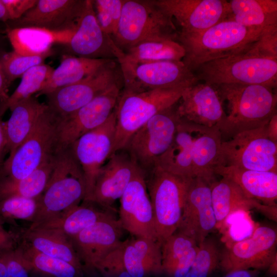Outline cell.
Returning a JSON list of instances; mask_svg holds the SVG:
<instances>
[{
    "mask_svg": "<svg viewBox=\"0 0 277 277\" xmlns=\"http://www.w3.org/2000/svg\"><path fill=\"white\" fill-rule=\"evenodd\" d=\"M74 31H53L34 27L10 28L6 30L13 51L26 55L46 53L52 51L51 47L56 43L66 45Z\"/></svg>",
    "mask_w": 277,
    "mask_h": 277,
    "instance_id": "f546056e",
    "label": "cell"
},
{
    "mask_svg": "<svg viewBox=\"0 0 277 277\" xmlns=\"http://www.w3.org/2000/svg\"><path fill=\"white\" fill-rule=\"evenodd\" d=\"M58 121L48 107L13 154L0 167V177L22 179L55 154Z\"/></svg>",
    "mask_w": 277,
    "mask_h": 277,
    "instance_id": "ba28073f",
    "label": "cell"
},
{
    "mask_svg": "<svg viewBox=\"0 0 277 277\" xmlns=\"http://www.w3.org/2000/svg\"><path fill=\"white\" fill-rule=\"evenodd\" d=\"M7 153V138L5 122L0 117V167L4 162V156Z\"/></svg>",
    "mask_w": 277,
    "mask_h": 277,
    "instance_id": "7dc6e473",
    "label": "cell"
},
{
    "mask_svg": "<svg viewBox=\"0 0 277 277\" xmlns=\"http://www.w3.org/2000/svg\"><path fill=\"white\" fill-rule=\"evenodd\" d=\"M37 199L12 196L0 200V222L7 220L32 222L37 209Z\"/></svg>",
    "mask_w": 277,
    "mask_h": 277,
    "instance_id": "b9f144b4",
    "label": "cell"
},
{
    "mask_svg": "<svg viewBox=\"0 0 277 277\" xmlns=\"http://www.w3.org/2000/svg\"><path fill=\"white\" fill-rule=\"evenodd\" d=\"M24 243L45 254L65 261L83 275L86 272L71 240L57 232L44 229H27Z\"/></svg>",
    "mask_w": 277,
    "mask_h": 277,
    "instance_id": "d6a6232c",
    "label": "cell"
},
{
    "mask_svg": "<svg viewBox=\"0 0 277 277\" xmlns=\"http://www.w3.org/2000/svg\"><path fill=\"white\" fill-rule=\"evenodd\" d=\"M177 104L151 117L134 133L124 148L145 175L156 166L173 139L180 121Z\"/></svg>",
    "mask_w": 277,
    "mask_h": 277,
    "instance_id": "9c48e42d",
    "label": "cell"
},
{
    "mask_svg": "<svg viewBox=\"0 0 277 277\" xmlns=\"http://www.w3.org/2000/svg\"><path fill=\"white\" fill-rule=\"evenodd\" d=\"M262 29L225 19L198 33L187 34L178 31L177 41L185 51L182 61L194 72L206 62L246 52Z\"/></svg>",
    "mask_w": 277,
    "mask_h": 277,
    "instance_id": "6da1fadb",
    "label": "cell"
},
{
    "mask_svg": "<svg viewBox=\"0 0 277 277\" xmlns=\"http://www.w3.org/2000/svg\"><path fill=\"white\" fill-rule=\"evenodd\" d=\"M201 126L180 118L173 139L167 150L157 160L156 166L180 177H194L192 159L193 147Z\"/></svg>",
    "mask_w": 277,
    "mask_h": 277,
    "instance_id": "4316f807",
    "label": "cell"
},
{
    "mask_svg": "<svg viewBox=\"0 0 277 277\" xmlns=\"http://www.w3.org/2000/svg\"><path fill=\"white\" fill-rule=\"evenodd\" d=\"M168 17L175 21L183 34L201 32L226 19L228 1L225 0H153Z\"/></svg>",
    "mask_w": 277,
    "mask_h": 277,
    "instance_id": "ac0fdd59",
    "label": "cell"
},
{
    "mask_svg": "<svg viewBox=\"0 0 277 277\" xmlns=\"http://www.w3.org/2000/svg\"><path fill=\"white\" fill-rule=\"evenodd\" d=\"M276 245V229L260 226L250 237L221 250L219 267L226 274L241 270L267 269L277 260Z\"/></svg>",
    "mask_w": 277,
    "mask_h": 277,
    "instance_id": "5bb4252c",
    "label": "cell"
},
{
    "mask_svg": "<svg viewBox=\"0 0 277 277\" xmlns=\"http://www.w3.org/2000/svg\"><path fill=\"white\" fill-rule=\"evenodd\" d=\"M120 203L118 219L124 230L133 236L157 241L145 175L137 166Z\"/></svg>",
    "mask_w": 277,
    "mask_h": 277,
    "instance_id": "e0dca14e",
    "label": "cell"
},
{
    "mask_svg": "<svg viewBox=\"0 0 277 277\" xmlns=\"http://www.w3.org/2000/svg\"><path fill=\"white\" fill-rule=\"evenodd\" d=\"M2 2L6 8L10 20L16 21L33 7L37 0H2Z\"/></svg>",
    "mask_w": 277,
    "mask_h": 277,
    "instance_id": "bcb514c9",
    "label": "cell"
},
{
    "mask_svg": "<svg viewBox=\"0 0 277 277\" xmlns=\"http://www.w3.org/2000/svg\"><path fill=\"white\" fill-rule=\"evenodd\" d=\"M268 137L274 143H277V113H275L267 125Z\"/></svg>",
    "mask_w": 277,
    "mask_h": 277,
    "instance_id": "c3c4849f",
    "label": "cell"
},
{
    "mask_svg": "<svg viewBox=\"0 0 277 277\" xmlns=\"http://www.w3.org/2000/svg\"><path fill=\"white\" fill-rule=\"evenodd\" d=\"M212 206L216 226L221 227L228 216L238 211L255 210L268 219L276 221V206L265 205L248 196L234 182L225 177L210 184Z\"/></svg>",
    "mask_w": 277,
    "mask_h": 277,
    "instance_id": "d4e9b609",
    "label": "cell"
},
{
    "mask_svg": "<svg viewBox=\"0 0 277 277\" xmlns=\"http://www.w3.org/2000/svg\"><path fill=\"white\" fill-rule=\"evenodd\" d=\"M114 43L101 28L92 0H85L76 27L66 45L71 55L90 58L114 59Z\"/></svg>",
    "mask_w": 277,
    "mask_h": 277,
    "instance_id": "603a6c76",
    "label": "cell"
},
{
    "mask_svg": "<svg viewBox=\"0 0 277 277\" xmlns=\"http://www.w3.org/2000/svg\"><path fill=\"white\" fill-rule=\"evenodd\" d=\"M112 277H132L130 274L126 272H121L115 276Z\"/></svg>",
    "mask_w": 277,
    "mask_h": 277,
    "instance_id": "db71d44e",
    "label": "cell"
},
{
    "mask_svg": "<svg viewBox=\"0 0 277 277\" xmlns=\"http://www.w3.org/2000/svg\"><path fill=\"white\" fill-rule=\"evenodd\" d=\"M190 85L139 92L122 90L115 106V131L110 155L124 149L134 133L154 115L177 104Z\"/></svg>",
    "mask_w": 277,
    "mask_h": 277,
    "instance_id": "277c9868",
    "label": "cell"
},
{
    "mask_svg": "<svg viewBox=\"0 0 277 277\" xmlns=\"http://www.w3.org/2000/svg\"><path fill=\"white\" fill-rule=\"evenodd\" d=\"M193 72L199 81L215 86L261 85L274 88L277 83V60L244 52L204 63Z\"/></svg>",
    "mask_w": 277,
    "mask_h": 277,
    "instance_id": "8992f818",
    "label": "cell"
},
{
    "mask_svg": "<svg viewBox=\"0 0 277 277\" xmlns=\"http://www.w3.org/2000/svg\"><path fill=\"white\" fill-rule=\"evenodd\" d=\"M117 61L131 64L163 61H182L185 55L183 46L175 40L145 42L122 51L116 47Z\"/></svg>",
    "mask_w": 277,
    "mask_h": 277,
    "instance_id": "e575fe53",
    "label": "cell"
},
{
    "mask_svg": "<svg viewBox=\"0 0 277 277\" xmlns=\"http://www.w3.org/2000/svg\"><path fill=\"white\" fill-rule=\"evenodd\" d=\"M52 54V50L39 55H26L14 51L3 55L0 59V66L11 84L32 67L44 64L45 60Z\"/></svg>",
    "mask_w": 277,
    "mask_h": 277,
    "instance_id": "60d3db41",
    "label": "cell"
},
{
    "mask_svg": "<svg viewBox=\"0 0 277 277\" xmlns=\"http://www.w3.org/2000/svg\"><path fill=\"white\" fill-rule=\"evenodd\" d=\"M114 213L92 202L83 201L54 217L31 224L28 229L52 230L70 239L97 222L115 217Z\"/></svg>",
    "mask_w": 277,
    "mask_h": 277,
    "instance_id": "484cf974",
    "label": "cell"
},
{
    "mask_svg": "<svg viewBox=\"0 0 277 277\" xmlns=\"http://www.w3.org/2000/svg\"><path fill=\"white\" fill-rule=\"evenodd\" d=\"M29 273L17 248L10 251L7 256L6 277H29Z\"/></svg>",
    "mask_w": 277,
    "mask_h": 277,
    "instance_id": "f6af8a7d",
    "label": "cell"
},
{
    "mask_svg": "<svg viewBox=\"0 0 277 277\" xmlns=\"http://www.w3.org/2000/svg\"><path fill=\"white\" fill-rule=\"evenodd\" d=\"M215 86L228 104V113L220 126L222 135L231 137L241 132L264 126L276 113L277 95L272 88L261 85Z\"/></svg>",
    "mask_w": 277,
    "mask_h": 277,
    "instance_id": "7a4b0ae2",
    "label": "cell"
},
{
    "mask_svg": "<svg viewBox=\"0 0 277 277\" xmlns=\"http://www.w3.org/2000/svg\"><path fill=\"white\" fill-rule=\"evenodd\" d=\"M255 271L257 270H237L226 273L224 277H256Z\"/></svg>",
    "mask_w": 277,
    "mask_h": 277,
    "instance_id": "f907efd6",
    "label": "cell"
},
{
    "mask_svg": "<svg viewBox=\"0 0 277 277\" xmlns=\"http://www.w3.org/2000/svg\"><path fill=\"white\" fill-rule=\"evenodd\" d=\"M124 229L116 217L97 222L70 238L85 271L99 262L122 241Z\"/></svg>",
    "mask_w": 277,
    "mask_h": 277,
    "instance_id": "ffe728a7",
    "label": "cell"
},
{
    "mask_svg": "<svg viewBox=\"0 0 277 277\" xmlns=\"http://www.w3.org/2000/svg\"><path fill=\"white\" fill-rule=\"evenodd\" d=\"M107 160L100 170L88 201L115 211L113 205L123 195L137 166L125 149L113 153Z\"/></svg>",
    "mask_w": 277,
    "mask_h": 277,
    "instance_id": "7402d4cb",
    "label": "cell"
},
{
    "mask_svg": "<svg viewBox=\"0 0 277 277\" xmlns=\"http://www.w3.org/2000/svg\"><path fill=\"white\" fill-rule=\"evenodd\" d=\"M86 194L84 173L70 146L57 149L50 177L37 199V209L31 224L54 217L80 204Z\"/></svg>",
    "mask_w": 277,
    "mask_h": 277,
    "instance_id": "3957f363",
    "label": "cell"
},
{
    "mask_svg": "<svg viewBox=\"0 0 277 277\" xmlns=\"http://www.w3.org/2000/svg\"><path fill=\"white\" fill-rule=\"evenodd\" d=\"M47 108L46 103H41L33 95L10 109L11 116L5 122L8 157L25 141Z\"/></svg>",
    "mask_w": 277,
    "mask_h": 277,
    "instance_id": "f1b7e54d",
    "label": "cell"
},
{
    "mask_svg": "<svg viewBox=\"0 0 277 277\" xmlns=\"http://www.w3.org/2000/svg\"><path fill=\"white\" fill-rule=\"evenodd\" d=\"M30 272L48 277H81L83 275L71 264L40 252L23 243L17 248Z\"/></svg>",
    "mask_w": 277,
    "mask_h": 277,
    "instance_id": "8d00e7d4",
    "label": "cell"
},
{
    "mask_svg": "<svg viewBox=\"0 0 277 277\" xmlns=\"http://www.w3.org/2000/svg\"><path fill=\"white\" fill-rule=\"evenodd\" d=\"M157 242L161 245L177 229L187 189L192 178L180 177L155 166L145 175Z\"/></svg>",
    "mask_w": 277,
    "mask_h": 277,
    "instance_id": "52a82bcc",
    "label": "cell"
},
{
    "mask_svg": "<svg viewBox=\"0 0 277 277\" xmlns=\"http://www.w3.org/2000/svg\"><path fill=\"white\" fill-rule=\"evenodd\" d=\"M9 20H10V18L6 8L2 0H0V21L7 22Z\"/></svg>",
    "mask_w": 277,
    "mask_h": 277,
    "instance_id": "f5cc1de1",
    "label": "cell"
},
{
    "mask_svg": "<svg viewBox=\"0 0 277 277\" xmlns=\"http://www.w3.org/2000/svg\"><path fill=\"white\" fill-rule=\"evenodd\" d=\"M9 251H0V277L6 276L7 256Z\"/></svg>",
    "mask_w": 277,
    "mask_h": 277,
    "instance_id": "816d5d0a",
    "label": "cell"
},
{
    "mask_svg": "<svg viewBox=\"0 0 277 277\" xmlns=\"http://www.w3.org/2000/svg\"><path fill=\"white\" fill-rule=\"evenodd\" d=\"M111 59L90 58L65 55L60 65L54 69L42 90L35 94L37 97L62 87L82 80Z\"/></svg>",
    "mask_w": 277,
    "mask_h": 277,
    "instance_id": "1f68e13d",
    "label": "cell"
},
{
    "mask_svg": "<svg viewBox=\"0 0 277 277\" xmlns=\"http://www.w3.org/2000/svg\"><path fill=\"white\" fill-rule=\"evenodd\" d=\"M10 84L0 66V102L4 101L9 96L7 93Z\"/></svg>",
    "mask_w": 277,
    "mask_h": 277,
    "instance_id": "681fc988",
    "label": "cell"
},
{
    "mask_svg": "<svg viewBox=\"0 0 277 277\" xmlns=\"http://www.w3.org/2000/svg\"><path fill=\"white\" fill-rule=\"evenodd\" d=\"M123 86V82L113 84L71 115L58 120L57 150L102 125L114 111Z\"/></svg>",
    "mask_w": 277,
    "mask_h": 277,
    "instance_id": "9a60e30c",
    "label": "cell"
},
{
    "mask_svg": "<svg viewBox=\"0 0 277 277\" xmlns=\"http://www.w3.org/2000/svg\"><path fill=\"white\" fill-rule=\"evenodd\" d=\"M115 126V108L102 125L85 134L69 146L84 173L86 184L84 201L89 200L100 170L111 154Z\"/></svg>",
    "mask_w": 277,
    "mask_h": 277,
    "instance_id": "2e32d148",
    "label": "cell"
},
{
    "mask_svg": "<svg viewBox=\"0 0 277 277\" xmlns=\"http://www.w3.org/2000/svg\"><path fill=\"white\" fill-rule=\"evenodd\" d=\"M221 252L216 240L207 237L199 245L195 259L185 277H209L219 267Z\"/></svg>",
    "mask_w": 277,
    "mask_h": 277,
    "instance_id": "ab89813d",
    "label": "cell"
},
{
    "mask_svg": "<svg viewBox=\"0 0 277 277\" xmlns=\"http://www.w3.org/2000/svg\"><path fill=\"white\" fill-rule=\"evenodd\" d=\"M246 53L262 57L277 60V24L263 28Z\"/></svg>",
    "mask_w": 277,
    "mask_h": 277,
    "instance_id": "ee69618b",
    "label": "cell"
},
{
    "mask_svg": "<svg viewBox=\"0 0 277 277\" xmlns=\"http://www.w3.org/2000/svg\"><path fill=\"white\" fill-rule=\"evenodd\" d=\"M55 153L22 179L14 180L7 177H0V200L12 196L32 199L41 196L50 177Z\"/></svg>",
    "mask_w": 277,
    "mask_h": 277,
    "instance_id": "d590c367",
    "label": "cell"
},
{
    "mask_svg": "<svg viewBox=\"0 0 277 277\" xmlns=\"http://www.w3.org/2000/svg\"><path fill=\"white\" fill-rule=\"evenodd\" d=\"M231 20L248 28L263 29L277 24L276 0L228 1Z\"/></svg>",
    "mask_w": 277,
    "mask_h": 277,
    "instance_id": "836d02e7",
    "label": "cell"
},
{
    "mask_svg": "<svg viewBox=\"0 0 277 277\" xmlns=\"http://www.w3.org/2000/svg\"><path fill=\"white\" fill-rule=\"evenodd\" d=\"M95 270L109 277L123 272L132 277L162 274L161 245L141 237L122 241L99 262Z\"/></svg>",
    "mask_w": 277,
    "mask_h": 277,
    "instance_id": "8fae6325",
    "label": "cell"
},
{
    "mask_svg": "<svg viewBox=\"0 0 277 277\" xmlns=\"http://www.w3.org/2000/svg\"><path fill=\"white\" fill-rule=\"evenodd\" d=\"M223 102L215 86L197 82L185 89L176 109L184 120L207 128L220 129L226 116Z\"/></svg>",
    "mask_w": 277,
    "mask_h": 277,
    "instance_id": "44dd1931",
    "label": "cell"
},
{
    "mask_svg": "<svg viewBox=\"0 0 277 277\" xmlns=\"http://www.w3.org/2000/svg\"><path fill=\"white\" fill-rule=\"evenodd\" d=\"M85 0H37L12 28L34 27L53 31H74Z\"/></svg>",
    "mask_w": 277,
    "mask_h": 277,
    "instance_id": "cb8c5ba5",
    "label": "cell"
},
{
    "mask_svg": "<svg viewBox=\"0 0 277 277\" xmlns=\"http://www.w3.org/2000/svg\"><path fill=\"white\" fill-rule=\"evenodd\" d=\"M216 227L210 184L202 178L193 177L187 189L177 231L199 245Z\"/></svg>",
    "mask_w": 277,
    "mask_h": 277,
    "instance_id": "d6986e66",
    "label": "cell"
},
{
    "mask_svg": "<svg viewBox=\"0 0 277 277\" xmlns=\"http://www.w3.org/2000/svg\"><path fill=\"white\" fill-rule=\"evenodd\" d=\"M117 62L123 78L122 90L126 91L139 92L191 85L199 82L194 72L182 60L137 64Z\"/></svg>",
    "mask_w": 277,
    "mask_h": 277,
    "instance_id": "4fadbf2b",
    "label": "cell"
},
{
    "mask_svg": "<svg viewBox=\"0 0 277 277\" xmlns=\"http://www.w3.org/2000/svg\"><path fill=\"white\" fill-rule=\"evenodd\" d=\"M124 2V0L92 1L98 24L103 32L111 37L116 30Z\"/></svg>",
    "mask_w": 277,
    "mask_h": 277,
    "instance_id": "7bdbcfd3",
    "label": "cell"
},
{
    "mask_svg": "<svg viewBox=\"0 0 277 277\" xmlns=\"http://www.w3.org/2000/svg\"><path fill=\"white\" fill-rule=\"evenodd\" d=\"M222 137L217 127H200L193 147L192 159L194 177L202 178L210 184L215 180L214 169L218 165Z\"/></svg>",
    "mask_w": 277,
    "mask_h": 277,
    "instance_id": "4dcf8cb0",
    "label": "cell"
},
{
    "mask_svg": "<svg viewBox=\"0 0 277 277\" xmlns=\"http://www.w3.org/2000/svg\"><path fill=\"white\" fill-rule=\"evenodd\" d=\"M53 70V67L44 63L27 71L14 91L4 101L0 102V117L16 104L39 92Z\"/></svg>",
    "mask_w": 277,
    "mask_h": 277,
    "instance_id": "74e56055",
    "label": "cell"
},
{
    "mask_svg": "<svg viewBox=\"0 0 277 277\" xmlns=\"http://www.w3.org/2000/svg\"><path fill=\"white\" fill-rule=\"evenodd\" d=\"M192 238L176 231L161 244L162 274L170 276L197 246Z\"/></svg>",
    "mask_w": 277,
    "mask_h": 277,
    "instance_id": "f35d334b",
    "label": "cell"
},
{
    "mask_svg": "<svg viewBox=\"0 0 277 277\" xmlns=\"http://www.w3.org/2000/svg\"><path fill=\"white\" fill-rule=\"evenodd\" d=\"M177 36L174 22L153 0H124L116 30L111 38L125 51L143 42L177 41Z\"/></svg>",
    "mask_w": 277,
    "mask_h": 277,
    "instance_id": "5b68a950",
    "label": "cell"
},
{
    "mask_svg": "<svg viewBox=\"0 0 277 277\" xmlns=\"http://www.w3.org/2000/svg\"><path fill=\"white\" fill-rule=\"evenodd\" d=\"M123 82L118 62L114 59L75 84L46 95L50 111L58 120L74 113L114 84Z\"/></svg>",
    "mask_w": 277,
    "mask_h": 277,
    "instance_id": "7c38bea8",
    "label": "cell"
},
{
    "mask_svg": "<svg viewBox=\"0 0 277 277\" xmlns=\"http://www.w3.org/2000/svg\"><path fill=\"white\" fill-rule=\"evenodd\" d=\"M214 173L234 182L250 197L265 205L276 206L277 172L219 165Z\"/></svg>",
    "mask_w": 277,
    "mask_h": 277,
    "instance_id": "83f0119b",
    "label": "cell"
},
{
    "mask_svg": "<svg viewBox=\"0 0 277 277\" xmlns=\"http://www.w3.org/2000/svg\"><path fill=\"white\" fill-rule=\"evenodd\" d=\"M219 165L277 172V143L268 137L267 125L241 132L222 142Z\"/></svg>",
    "mask_w": 277,
    "mask_h": 277,
    "instance_id": "30bf717a",
    "label": "cell"
}]
</instances>
